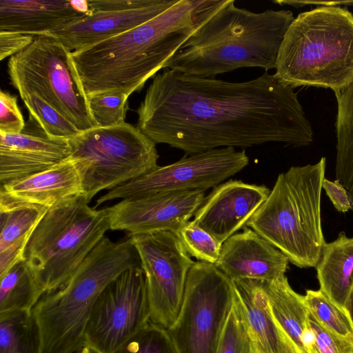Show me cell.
<instances>
[{
	"instance_id": "31",
	"label": "cell",
	"mask_w": 353,
	"mask_h": 353,
	"mask_svg": "<svg viewBox=\"0 0 353 353\" xmlns=\"http://www.w3.org/2000/svg\"><path fill=\"white\" fill-rule=\"evenodd\" d=\"M190 256L199 261L214 264L220 254L221 244L203 229L190 221L174 233Z\"/></svg>"
},
{
	"instance_id": "33",
	"label": "cell",
	"mask_w": 353,
	"mask_h": 353,
	"mask_svg": "<svg viewBox=\"0 0 353 353\" xmlns=\"http://www.w3.org/2000/svg\"><path fill=\"white\" fill-rule=\"evenodd\" d=\"M216 353H252L248 334L234 303L223 329Z\"/></svg>"
},
{
	"instance_id": "17",
	"label": "cell",
	"mask_w": 353,
	"mask_h": 353,
	"mask_svg": "<svg viewBox=\"0 0 353 353\" xmlns=\"http://www.w3.org/2000/svg\"><path fill=\"white\" fill-rule=\"evenodd\" d=\"M270 193L264 185L229 180L205 197L192 221L222 245L246 225Z\"/></svg>"
},
{
	"instance_id": "35",
	"label": "cell",
	"mask_w": 353,
	"mask_h": 353,
	"mask_svg": "<svg viewBox=\"0 0 353 353\" xmlns=\"http://www.w3.org/2000/svg\"><path fill=\"white\" fill-rule=\"evenodd\" d=\"M26 125L17 104V97L8 92L0 91V133L21 132Z\"/></svg>"
},
{
	"instance_id": "12",
	"label": "cell",
	"mask_w": 353,
	"mask_h": 353,
	"mask_svg": "<svg viewBox=\"0 0 353 353\" xmlns=\"http://www.w3.org/2000/svg\"><path fill=\"white\" fill-rule=\"evenodd\" d=\"M249 163L245 150L227 147L183 157L109 190L94 208L117 199L138 198L159 192L206 190L244 169Z\"/></svg>"
},
{
	"instance_id": "7",
	"label": "cell",
	"mask_w": 353,
	"mask_h": 353,
	"mask_svg": "<svg viewBox=\"0 0 353 353\" xmlns=\"http://www.w3.org/2000/svg\"><path fill=\"white\" fill-rule=\"evenodd\" d=\"M88 203L81 194L49 209L30 238L25 261L45 294L61 288L110 230L108 208Z\"/></svg>"
},
{
	"instance_id": "25",
	"label": "cell",
	"mask_w": 353,
	"mask_h": 353,
	"mask_svg": "<svg viewBox=\"0 0 353 353\" xmlns=\"http://www.w3.org/2000/svg\"><path fill=\"white\" fill-rule=\"evenodd\" d=\"M0 313L32 311L45 294L25 260L0 276Z\"/></svg>"
},
{
	"instance_id": "19",
	"label": "cell",
	"mask_w": 353,
	"mask_h": 353,
	"mask_svg": "<svg viewBox=\"0 0 353 353\" xmlns=\"http://www.w3.org/2000/svg\"><path fill=\"white\" fill-rule=\"evenodd\" d=\"M232 282L234 305L246 329L252 353H299L274 319L261 280Z\"/></svg>"
},
{
	"instance_id": "32",
	"label": "cell",
	"mask_w": 353,
	"mask_h": 353,
	"mask_svg": "<svg viewBox=\"0 0 353 353\" xmlns=\"http://www.w3.org/2000/svg\"><path fill=\"white\" fill-rule=\"evenodd\" d=\"M112 353H176L167 330L151 321Z\"/></svg>"
},
{
	"instance_id": "13",
	"label": "cell",
	"mask_w": 353,
	"mask_h": 353,
	"mask_svg": "<svg viewBox=\"0 0 353 353\" xmlns=\"http://www.w3.org/2000/svg\"><path fill=\"white\" fill-rule=\"evenodd\" d=\"M129 237L139 253L145 274L150 321L168 329L178 316L187 276L194 262L172 232Z\"/></svg>"
},
{
	"instance_id": "30",
	"label": "cell",
	"mask_w": 353,
	"mask_h": 353,
	"mask_svg": "<svg viewBox=\"0 0 353 353\" xmlns=\"http://www.w3.org/2000/svg\"><path fill=\"white\" fill-rule=\"evenodd\" d=\"M128 97L125 94L114 92L88 97V108L97 127H109L125 123Z\"/></svg>"
},
{
	"instance_id": "20",
	"label": "cell",
	"mask_w": 353,
	"mask_h": 353,
	"mask_svg": "<svg viewBox=\"0 0 353 353\" xmlns=\"http://www.w3.org/2000/svg\"><path fill=\"white\" fill-rule=\"evenodd\" d=\"M81 194L79 174L68 158L48 170L1 186L0 208L29 204L49 210Z\"/></svg>"
},
{
	"instance_id": "1",
	"label": "cell",
	"mask_w": 353,
	"mask_h": 353,
	"mask_svg": "<svg viewBox=\"0 0 353 353\" xmlns=\"http://www.w3.org/2000/svg\"><path fill=\"white\" fill-rule=\"evenodd\" d=\"M137 127L153 142L192 154L266 143L310 145L314 131L294 88L265 72L244 82L157 74L137 110Z\"/></svg>"
},
{
	"instance_id": "2",
	"label": "cell",
	"mask_w": 353,
	"mask_h": 353,
	"mask_svg": "<svg viewBox=\"0 0 353 353\" xmlns=\"http://www.w3.org/2000/svg\"><path fill=\"white\" fill-rule=\"evenodd\" d=\"M223 0H179L152 19L114 37L70 52L87 101L102 92H139Z\"/></svg>"
},
{
	"instance_id": "39",
	"label": "cell",
	"mask_w": 353,
	"mask_h": 353,
	"mask_svg": "<svg viewBox=\"0 0 353 353\" xmlns=\"http://www.w3.org/2000/svg\"><path fill=\"white\" fill-rule=\"evenodd\" d=\"M274 3L281 6L288 5L295 8L303 7L308 5L332 6H353V1H274Z\"/></svg>"
},
{
	"instance_id": "14",
	"label": "cell",
	"mask_w": 353,
	"mask_h": 353,
	"mask_svg": "<svg viewBox=\"0 0 353 353\" xmlns=\"http://www.w3.org/2000/svg\"><path fill=\"white\" fill-rule=\"evenodd\" d=\"M179 0H88L89 12L42 35L51 37L69 51L114 37L161 14Z\"/></svg>"
},
{
	"instance_id": "8",
	"label": "cell",
	"mask_w": 353,
	"mask_h": 353,
	"mask_svg": "<svg viewBox=\"0 0 353 353\" xmlns=\"http://www.w3.org/2000/svg\"><path fill=\"white\" fill-rule=\"evenodd\" d=\"M68 143V158L89 203L100 191L112 190L159 166L156 143L126 122L80 132Z\"/></svg>"
},
{
	"instance_id": "4",
	"label": "cell",
	"mask_w": 353,
	"mask_h": 353,
	"mask_svg": "<svg viewBox=\"0 0 353 353\" xmlns=\"http://www.w3.org/2000/svg\"><path fill=\"white\" fill-rule=\"evenodd\" d=\"M141 265L132 238L104 236L69 280L43 295L32 312L39 325L41 353H77L94 305L106 286L124 271Z\"/></svg>"
},
{
	"instance_id": "11",
	"label": "cell",
	"mask_w": 353,
	"mask_h": 353,
	"mask_svg": "<svg viewBox=\"0 0 353 353\" xmlns=\"http://www.w3.org/2000/svg\"><path fill=\"white\" fill-rule=\"evenodd\" d=\"M150 322L145 277L141 265L121 273L102 291L86 325L84 346L112 353Z\"/></svg>"
},
{
	"instance_id": "34",
	"label": "cell",
	"mask_w": 353,
	"mask_h": 353,
	"mask_svg": "<svg viewBox=\"0 0 353 353\" xmlns=\"http://www.w3.org/2000/svg\"><path fill=\"white\" fill-rule=\"evenodd\" d=\"M308 322L315 334L319 353H353V343L323 327L310 312Z\"/></svg>"
},
{
	"instance_id": "10",
	"label": "cell",
	"mask_w": 353,
	"mask_h": 353,
	"mask_svg": "<svg viewBox=\"0 0 353 353\" xmlns=\"http://www.w3.org/2000/svg\"><path fill=\"white\" fill-rule=\"evenodd\" d=\"M234 295L232 281L214 264L194 262L178 316L166 329L176 353H216Z\"/></svg>"
},
{
	"instance_id": "37",
	"label": "cell",
	"mask_w": 353,
	"mask_h": 353,
	"mask_svg": "<svg viewBox=\"0 0 353 353\" xmlns=\"http://www.w3.org/2000/svg\"><path fill=\"white\" fill-rule=\"evenodd\" d=\"M33 231L0 252V276L3 275L19 261L25 260L26 248Z\"/></svg>"
},
{
	"instance_id": "36",
	"label": "cell",
	"mask_w": 353,
	"mask_h": 353,
	"mask_svg": "<svg viewBox=\"0 0 353 353\" xmlns=\"http://www.w3.org/2000/svg\"><path fill=\"white\" fill-rule=\"evenodd\" d=\"M34 37L17 32L0 31V60L21 52L33 41Z\"/></svg>"
},
{
	"instance_id": "38",
	"label": "cell",
	"mask_w": 353,
	"mask_h": 353,
	"mask_svg": "<svg viewBox=\"0 0 353 353\" xmlns=\"http://www.w3.org/2000/svg\"><path fill=\"white\" fill-rule=\"evenodd\" d=\"M323 189L337 211L345 213L350 210L347 190L338 180L331 181L325 178Z\"/></svg>"
},
{
	"instance_id": "29",
	"label": "cell",
	"mask_w": 353,
	"mask_h": 353,
	"mask_svg": "<svg viewBox=\"0 0 353 353\" xmlns=\"http://www.w3.org/2000/svg\"><path fill=\"white\" fill-rule=\"evenodd\" d=\"M24 104L32 116L50 136L69 139L80 132L77 128L39 96L30 92L19 93Z\"/></svg>"
},
{
	"instance_id": "23",
	"label": "cell",
	"mask_w": 353,
	"mask_h": 353,
	"mask_svg": "<svg viewBox=\"0 0 353 353\" xmlns=\"http://www.w3.org/2000/svg\"><path fill=\"white\" fill-rule=\"evenodd\" d=\"M272 314L299 353H306L301 342L308 325L309 310L304 296L296 293L283 275L272 281L261 280Z\"/></svg>"
},
{
	"instance_id": "6",
	"label": "cell",
	"mask_w": 353,
	"mask_h": 353,
	"mask_svg": "<svg viewBox=\"0 0 353 353\" xmlns=\"http://www.w3.org/2000/svg\"><path fill=\"white\" fill-rule=\"evenodd\" d=\"M326 159L281 173L246 226L299 268H316L325 244L321 199Z\"/></svg>"
},
{
	"instance_id": "28",
	"label": "cell",
	"mask_w": 353,
	"mask_h": 353,
	"mask_svg": "<svg viewBox=\"0 0 353 353\" xmlns=\"http://www.w3.org/2000/svg\"><path fill=\"white\" fill-rule=\"evenodd\" d=\"M304 299L309 312L319 323L353 343V326L346 309L336 305L320 290H307Z\"/></svg>"
},
{
	"instance_id": "21",
	"label": "cell",
	"mask_w": 353,
	"mask_h": 353,
	"mask_svg": "<svg viewBox=\"0 0 353 353\" xmlns=\"http://www.w3.org/2000/svg\"><path fill=\"white\" fill-rule=\"evenodd\" d=\"M89 10L88 0H0V31L40 36Z\"/></svg>"
},
{
	"instance_id": "40",
	"label": "cell",
	"mask_w": 353,
	"mask_h": 353,
	"mask_svg": "<svg viewBox=\"0 0 353 353\" xmlns=\"http://www.w3.org/2000/svg\"><path fill=\"white\" fill-rule=\"evenodd\" d=\"M345 309L347 311V313L350 317L351 322L353 326V292L347 303Z\"/></svg>"
},
{
	"instance_id": "9",
	"label": "cell",
	"mask_w": 353,
	"mask_h": 353,
	"mask_svg": "<svg viewBox=\"0 0 353 353\" xmlns=\"http://www.w3.org/2000/svg\"><path fill=\"white\" fill-rule=\"evenodd\" d=\"M69 51L48 36H35L10 57L8 74L19 93H33L55 108L79 132L97 127L76 79Z\"/></svg>"
},
{
	"instance_id": "15",
	"label": "cell",
	"mask_w": 353,
	"mask_h": 353,
	"mask_svg": "<svg viewBox=\"0 0 353 353\" xmlns=\"http://www.w3.org/2000/svg\"><path fill=\"white\" fill-rule=\"evenodd\" d=\"M205 197L204 190H186L122 199L107 208L110 230L125 231L128 236L176 233L194 216Z\"/></svg>"
},
{
	"instance_id": "42",
	"label": "cell",
	"mask_w": 353,
	"mask_h": 353,
	"mask_svg": "<svg viewBox=\"0 0 353 353\" xmlns=\"http://www.w3.org/2000/svg\"><path fill=\"white\" fill-rule=\"evenodd\" d=\"M77 353H95L93 350L88 347H83Z\"/></svg>"
},
{
	"instance_id": "18",
	"label": "cell",
	"mask_w": 353,
	"mask_h": 353,
	"mask_svg": "<svg viewBox=\"0 0 353 353\" xmlns=\"http://www.w3.org/2000/svg\"><path fill=\"white\" fill-rule=\"evenodd\" d=\"M288 263L280 250L246 228L222 244L214 265L231 281H272L285 275Z\"/></svg>"
},
{
	"instance_id": "22",
	"label": "cell",
	"mask_w": 353,
	"mask_h": 353,
	"mask_svg": "<svg viewBox=\"0 0 353 353\" xmlns=\"http://www.w3.org/2000/svg\"><path fill=\"white\" fill-rule=\"evenodd\" d=\"M316 268L319 290L345 309L353 292V237L341 232L336 240L326 243Z\"/></svg>"
},
{
	"instance_id": "27",
	"label": "cell",
	"mask_w": 353,
	"mask_h": 353,
	"mask_svg": "<svg viewBox=\"0 0 353 353\" xmlns=\"http://www.w3.org/2000/svg\"><path fill=\"white\" fill-rule=\"evenodd\" d=\"M48 210L29 204L0 208V252L32 232Z\"/></svg>"
},
{
	"instance_id": "3",
	"label": "cell",
	"mask_w": 353,
	"mask_h": 353,
	"mask_svg": "<svg viewBox=\"0 0 353 353\" xmlns=\"http://www.w3.org/2000/svg\"><path fill=\"white\" fill-rule=\"evenodd\" d=\"M288 10L254 12L223 0L163 66L187 75L215 78L241 68H275L294 20Z\"/></svg>"
},
{
	"instance_id": "41",
	"label": "cell",
	"mask_w": 353,
	"mask_h": 353,
	"mask_svg": "<svg viewBox=\"0 0 353 353\" xmlns=\"http://www.w3.org/2000/svg\"><path fill=\"white\" fill-rule=\"evenodd\" d=\"M347 195H348L349 201H350V210H353V185L347 190Z\"/></svg>"
},
{
	"instance_id": "26",
	"label": "cell",
	"mask_w": 353,
	"mask_h": 353,
	"mask_svg": "<svg viewBox=\"0 0 353 353\" xmlns=\"http://www.w3.org/2000/svg\"><path fill=\"white\" fill-rule=\"evenodd\" d=\"M0 353H41V336L32 311L0 313Z\"/></svg>"
},
{
	"instance_id": "24",
	"label": "cell",
	"mask_w": 353,
	"mask_h": 353,
	"mask_svg": "<svg viewBox=\"0 0 353 353\" xmlns=\"http://www.w3.org/2000/svg\"><path fill=\"white\" fill-rule=\"evenodd\" d=\"M334 93L337 103L336 179L348 190L353 185V81Z\"/></svg>"
},
{
	"instance_id": "5",
	"label": "cell",
	"mask_w": 353,
	"mask_h": 353,
	"mask_svg": "<svg viewBox=\"0 0 353 353\" xmlns=\"http://www.w3.org/2000/svg\"><path fill=\"white\" fill-rule=\"evenodd\" d=\"M274 75L296 88L333 92L353 81V14L321 6L294 17L279 48Z\"/></svg>"
},
{
	"instance_id": "16",
	"label": "cell",
	"mask_w": 353,
	"mask_h": 353,
	"mask_svg": "<svg viewBox=\"0 0 353 353\" xmlns=\"http://www.w3.org/2000/svg\"><path fill=\"white\" fill-rule=\"evenodd\" d=\"M70 156L68 139L48 135L30 115L19 133H0L1 186L48 170Z\"/></svg>"
}]
</instances>
